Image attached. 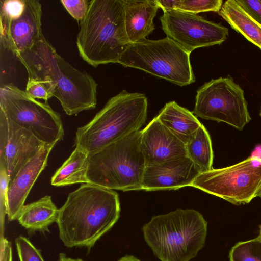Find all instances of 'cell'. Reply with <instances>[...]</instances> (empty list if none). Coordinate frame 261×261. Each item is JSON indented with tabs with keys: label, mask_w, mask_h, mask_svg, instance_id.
<instances>
[{
	"label": "cell",
	"mask_w": 261,
	"mask_h": 261,
	"mask_svg": "<svg viewBox=\"0 0 261 261\" xmlns=\"http://www.w3.org/2000/svg\"><path fill=\"white\" fill-rule=\"evenodd\" d=\"M120 211L116 191L83 184L68 194L59 208L56 222L59 238L67 248L85 247L90 250L116 223Z\"/></svg>",
	"instance_id": "1"
},
{
	"label": "cell",
	"mask_w": 261,
	"mask_h": 261,
	"mask_svg": "<svg viewBox=\"0 0 261 261\" xmlns=\"http://www.w3.org/2000/svg\"><path fill=\"white\" fill-rule=\"evenodd\" d=\"M26 69L28 78L50 80L54 96L68 115L94 109L97 84L87 72L67 62L43 35L34 46L15 55Z\"/></svg>",
	"instance_id": "2"
},
{
	"label": "cell",
	"mask_w": 261,
	"mask_h": 261,
	"mask_svg": "<svg viewBox=\"0 0 261 261\" xmlns=\"http://www.w3.org/2000/svg\"><path fill=\"white\" fill-rule=\"evenodd\" d=\"M130 42L125 25L123 0H92L81 21L76 45L91 66L118 63Z\"/></svg>",
	"instance_id": "3"
},
{
	"label": "cell",
	"mask_w": 261,
	"mask_h": 261,
	"mask_svg": "<svg viewBox=\"0 0 261 261\" xmlns=\"http://www.w3.org/2000/svg\"><path fill=\"white\" fill-rule=\"evenodd\" d=\"M142 231L161 261H190L204 246L207 222L195 210L178 208L152 217Z\"/></svg>",
	"instance_id": "4"
},
{
	"label": "cell",
	"mask_w": 261,
	"mask_h": 261,
	"mask_svg": "<svg viewBox=\"0 0 261 261\" xmlns=\"http://www.w3.org/2000/svg\"><path fill=\"white\" fill-rule=\"evenodd\" d=\"M147 107L144 94L122 90L89 122L77 128L75 147L90 153L139 130L145 123Z\"/></svg>",
	"instance_id": "5"
},
{
	"label": "cell",
	"mask_w": 261,
	"mask_h": 261,
	"mask_svg": "<svg viewBox=\"0 0 261 261\" xmlns=\"http://www.w3.org/2000/svg\"><path fill=\"white\" fill-rule=\"evenodd\" d=\"M141 130L89 153L88 183L111 190H142L146 166L140 148Z\"/></svg>",
	"instance_id": "6"
},
{
	"label": "cell",
	"mask_w": 261,
	"mask_h": 261,
	"mask_svg": "<svg viewBox=\"0 0 261 261\" xmlns=\"http://www.w3.org/2000/svg\"><path fill=\"white\" fill-rule=\"evenodd\" d=\"M190 54L168 37L158 40L144 38L129 43L118 63L184 86L195 81Z\"/></svg>",
	"instance_id": "7"
},
{
	"label": "cell",
	"mask_w": 261,
	"mask_h": 261,
	"mask_svg": "<svg viewBox=\"0 0 261 261\" xmlns=\"http://www.w3.org/2000/svg\"><path fill=\"white\" fill-rule=\"evenodd\" d=\"M0 112L45 144L55 145L63 139L64 130L60 114L12 83L0 88Z\"/></svg>",
	"instance_id": "8"
},
{
	"label": "cell",
	"mask_w": 261,
	"mask_h": 261,
	"mask_svg": "<svg viewBox=\"0 0 261 261\" xmlns=\"http://www.w3.org/2000/svg\"><path fill=\"white\" fill-rule=\"evenodd\" d=\"M191 187L236 205L249 203L261 189V158L251 156L234 165L201 173Z\"/></svg>",
	"instance_id": "9"
},
{
	"label": "cell",
	"mask_w": 261,
	"mask_h": 261,
	"mask_svg": "<svg viewBox=\"0 0 261 261\" xmlns=\"http://www.w3.org/2000/svg\"><path fill=\"white\" fill-rule=\"evenodd\" d=\"M192 112L202 119L225 122L240 130L251 119L244 90L230 75L212 79L199 87Z\"/></svg>",
	"instance_id": "10"
},
{
	"label": "cell",
	"mask_w": 261,
	"mask_h": 261,
	"mask_svg": "<svg viewBox=\"0 0 261 261\" xmlns=\"http://www.w3.org/2000/svg\"><path fill=\"white\" fill-rule=\"evenodd\" d=\"M163 12L160 19L167 37L190 53L198 48L220 45L229 35L227 27L197 14L177 10Z\"/></svg>",
	"instance_id": "11"
},
{
	"label": "cell",
	"mask_w": 261,
	"mask_h": 261,
	"mask_svg": "<svg viewBox=\"0 0 261 261\" xmlns=\"http://www.w3.org/2000/svg\"><path fill=\"white\" fill-rule=\"evenodd\" d=\"M44 144L0 112V167L6 170L10 181Z\"/></svg>",
	"instance_id": "12"
},
{
	"label": "cell",
	"mask_w": 261,
	"mask_h": 261,
	"mask_svg": "<svg viewBox=\"0 0 261 261\" xmlns=\"http://www.w3.org/2000/svg\"><path fill=\"white\" fill-rule=\"evenodd\" d=\"M25 3L19 17L0 24L1 43L15 55L32 48L43 35L41 4L37 0H25Z\"/></svg>",
	"instance_id": "13"
},
{
	"label": "cell",
	"mask_w": 261,
	"mask_h": 261,
	"mask_svg": "<svg viewBox=\"0 0 261 261\" xmlns=\"http://www.w3.org/2000/svg\"><path fill=\"white\" fill-rule=\"evenodd\" d=\"M200 173L194 163L184 156L146 166L142 190H176L191 186Z\"/></svg>",
	"instance_id": "14"
},
{
	"label": "cell",
	"mask_w": 261,
	"mask_h": 261,
	"mask_svg": "<svg viewBox=\"0 0 261 261\" xmlns=\"http://www.w3.org/2000/svg\"><path fill=\"white\" fill-rule=\"evenodd\" d=\"M140 148L146 166L188 156L186 144L156 117L141 130Z\"/></svg>",
	"instance_id": "15"
},
{
	"label": "cell",
	"mask_w": 261,
	"mask_h": 261,
	"mask_svg": "<svg viewBox=\"0 0 261 261\" xmlns=\"http://www.w3.org/2000/svg\"><path fill=\"white\" fill-rule=\"evenodd\" d=\"M54 144H44L9 182L7 192V215L9 221L17 219L32 187L47 164Z\"/></svg>",
	"instance_id": "16"
},
{
	"label": "cell",
	"mask_w": 261,
	"mask_h": 261,
	"mask_svg": "<svg viewBox=\"0 0 261 261\" xmlns=\"http://www.w3.org/2000/svg\"><path fill=\"white\" fill-rule=\"evenodd\" d=\"M125 25L131 43L138 41L154 30L153 19L160 8L155 0H123Z\"/></svg>",
	"instance_id": "17"
},
{
	"label": "cell",
	"mask_w": 261,
	"mask_h": 261,
	"mask_svg": "<svg viewBox=\"0 0 261 261\" xmlns=\"http://www.w3.org/2000/svg\"><path fill=\"white\" fill-rule=\"evenodd\" d=\"M161 123L186 144L202 125L193 112L175 101L165 104L156 116Z\"/></svg>",
	"instance_id": "18"
},
{
	"label": "cell",
	"mask_w": 261,
	"mask_h": 261,
	"mask_svg": "<svg viewBox=\"0 0 261 261\" xmlns=\"http://www.w3.org/2000/svg\"><path fill=\"white\" fill-rule=\"evenodd\" d=\"M59 213V208L53 202L51 196L46 195L24 205L17 220L29 233L49 232V227L57 222Z\"/></svg>",
	"instance_id": "19"
},
{
	"label": "cell",
	"mask_w": 261,
	"mask_h": 261,
	"mask_svg": "<svg viewBox=\"0 0 261 261\" xmlns=\"http://www.w3.org/2000/svg\"><path fill=\"white\" fill-rule=\"evenodd\" d=\"M218 13L233 29L261 50V24L247 14L236 0L226 1Z\"/></svg>",
	"instance_id": "20"
},
{
	"label": "cell",
	"mask_w": 261,
	"mask_h": 261,
	"mask_svg": "<svg viewBox=\"0 0 261 261\" xmlns=\"http://www.w3.org/2000/svg\"><path fill=\"white\" fill-rule=\"evenodd\" d=\"M89 153L75 147L69 157L57 169L51 178L53 186L63 187L78 183H88Z\"/></svg>",
	"instance_id": "21"
},
{
	"label": "cell",
	"mask_w": 261,
	"mask_h": 261,
	"mask_svg": "<svg viewBox=\"0 0 261 261\" xmlns=\"http://www.w3.org/2000/svg\"><path fill=\"white\" fill-rule=\"evenodd\" d=\"M186 147L188 157L200 173L213 169L214 154L212 141L208 132L202 124Z\"/></svg>",
	"instance_id": "22"
},
{
	"label": "cell",
	"mask_w": 261,
	"mask_h": 261,
	"mask_svg": "<svg viewBox=\"0 0 261 261\" xmlns=\"http://www.w3.org/2000/svg\"><path fill=\"white\" fill-rule=\"evenodd\" d=\"M228 257L230 261H261V237L238 242Z\"/></svg>",
	"instance_id": "23"
},
{
	"label": "cell",
	"mask_w": 261,
	"mask_h": 261,
	"mask_svg": "<svg viewBox=\"0 0 261 261\" xmlns=\"http://www.w3.org/2000/svg\"><path fill=\"white\" fill-rule=\"evenodd\" d=\"M223 4L222 0H176L175 10L195 14L210 11L218 13Z\"/></svg>",
	"instance_id": "24"
},
{
	"label": "cell",
	"mask_w": 261,
	"mask_h": 261,
	"mask_svg": "<svg viewBox=\"0 0 261 261\" xmlns=\"http://www.w3.org/2000/svg\"><path fill=\"white\" fill-rule=\"evenodd\" d=\"M25 91L34 99L47 101L54 96L55 86L49 80L28 78Z\"/></svg>",
	"instance_id": "25"
},
{
	"label": "cell",
	"mask_w": 261,
	"mask_h": 261,
	"mask_svg": "<svg viewBox=\"0 0 261 261\" xmlns=\"http://www.w3.org/2000/svg\"><path fill=\"white\" fill-rule=\"evenodd\" d=\"M19 261H45L40 249L27 237L19 235L15 240Z\"/></svg>",
	"instance_id": "26"
},
{
	"label": "cell",
	"mask_w": 261,
	"mask_h": 261,
	"mask_svg": "<svg viewBox=\"0 0 261 261\" xmlns=\"http://www.w3.org/2000/svg\"><path fill=\"white\" fill-rule=\"evenodd\" d=\"M25 0H1V24L7 23L19 17L25 8Z\"/></svg>",
	"instance_id": "27"
},
{
	"label": "cell",
	"mask_w": 261,
	"mask_h": 261,
	"mask_svg": "<svg viewBox=\"0 0 261 261\" xmlns=\"http://www.w3.org/2000/svg\"><path fill=\"white\" fill-rule=\"evenodd\" d=\"M64 8L75 19L82 21L85 17L89 2L86 0H61Z\"/></svg>",
	"instance_id": "28"
},
{
	"label": "cell",
	"mask_w": 261,
	"mask_h": 261,
	"mask_svg": "<svg viewBox=\"0 0 261 261\" xmlns=\"http://www.w3.org/2000/svg\"><path fill=\"white\" fill-rule=\"evenodd\" d=\"M238 4L261 24V0H236Z\"/></svg>",
	"instance_id": "29"
},
{
	"label": "cell",
	"mask_w": 261,
	"mask_h": 261,
	"mask_svg": "<svg viewBox=\"0 0 261 261\" xmlns=\"http://www.w3.org/2000/svg\"><path fill=\"white\" fill-rule=\"evenodd\" d=\"M12 253L11 243L3 237L1 241V261H12Z\"/></svg>",
	"instance_id": "30"
},
{
	"label": "cell",
	"mask_w": 261,
	"mask_h": 261,
	"mask_svg": "<svg viewBox=\"0 0 261 261\" xmlns=\"http://www.w3.org/2000/svg\"><path fill=\"white\" fill-rule=\"evenodd\" d=\"M58 261H84L81 258H74L70 257H68L67 255L61 252L59 254Z\"/></svg>",
	"instance_id": "31"
},
{
	"label": "cell",
	"mask_w": 261,
	"mask_h": 261,
	"mask_svg": "<svg viewBox=\"0 0 261 261\" xmlns=\"http://www.w3.org/2000/svg\"><path fill=\"white\" fill-rule=\"evenodd\" d=\"M138 258L132 255H126L121 257L118 261H138Z\"/></svg>",
	"instance_id": "32"
},
{
	"label": "cell",
	"mask_w": 261,
	"mask_h": 261,
	"mask_svg": "<svg viewBox=\"0 0 261 261\" xmlns=\"http://www.w3.org/2000/svg\"><path fill=\"white\" fill-rule=\"evenodd\" d=\"M259 235H258V236H259L260 237H261V225H260V226H259Z\"/></svg>",
	"instance_id": "33"
},
{
	"label": "cell",
	"mask_w": 261,
	"mask_h": 261,
	"mask_svg": "<svg viewBox=\"0 0 261 261\" xmlns=\"http://www.w3.org/2000/svg\"><path fill=\"white\" fill-rule=\"evenodd\" d=\"M258 197H260L261 198V189L259 191V194H258Z\"/></svg>",
	"instance_id": "34"
},
{
	"label": "cell",
	"mask_w": 261,
	"mask_h": 261,
	"mask_svg": "<svg viewBox=\"0 0 261 261\" xmlns=\"http://www.w3.org/2000/svg\"><path fill=\"white\" fill-rule=\"evenodd\" d=\"M260 116L261 117V109H260Z\"/></svg>",
	"instance_id": "35"
},
{
	"label": "cell",
	"mask_w": 261,
	"mask_h": 261,
	"mask_svg": "<svg viewBox=\"0 0 261 261\" xmlns=\"http://www.w3.org/2000/svg\"><path fill=\"white\" fill-rule=\"evenodd\" d=\"M138 261H141V260H139V259H138Z\"/></svg>",
	"instance_id": "36"
}]
</instances>
